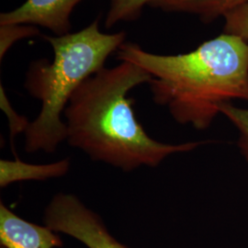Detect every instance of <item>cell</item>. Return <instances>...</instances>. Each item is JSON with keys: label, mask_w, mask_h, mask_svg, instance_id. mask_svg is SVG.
Masks as SVG:
<instances>
[{"label": "cell", "mask_w": 248, "mask_h": 248, "mask_svg": "<svg viewBox=\"0 0 248 248\" xmlns=\"http://www.w3.org/2000/svg\"><path fill=\"white\" fill-rule=\"evenodd\" d=\"M39 30L32 25H0V59L9 48L18 40L34 37L39 34Z\"/></svg>", "instance_id": "obj_11"}, {"label": "cell", "mask_w": 248, "mask_h": 248, "mask_svg": "<svg viewBox=\"0 0 248 248\" xmlns=\"http://www.w3.org/2000/svg\"><path fill=\"white\" fill-rule=\"evenodd\" d=\"M0 244L3 248H60L58 232L48 226L29 222L0 202Z\"/></svg>", "instance_id": "obj_6"}, {"label": "cell", "mask_w": 248, "mask_h": 248, "mask_svg": "<svg viewBox=\"0 0 248 248\" xmlns=\"http://www.w3.org/2000/svg\"><path fill=\"white\" fill-rule=\"evenodd\" d=\"M156 0H110L105 27L110 29L120 22H131L142 15L145 6Z\"/></svg>", "instance_id": "obj_9"}, {"label": "cell", "mask_w": 248, "mask_h": 248, "mask_svg": "<svg viewBox=\"0 0 248 248\" xmlns=\"http://www.w3.org/2000/svg\"><path fill=\"white\" fill-rule=\"evenodd\" d=\"M82 0H26L17 9L0 15V25H38L55 36L71 33L70 16Z\"/></svg>", "instance_id": "obj_5"}, {"label": "cell", "mask_w": 248, "mask_h": 248, "mask_svg": "<svg viewBox=\"0 0 248 248\" xmlns=\"http://www.w3.org/2000/svg\"><path fill=\"white\" fill-rule=\"evenodd\" d=\"M98 24L99 18L78 32L44 37L54 56L53 62L33 61L26 73L24 87L42 104L24 132L27 152L53 153L66 141L62 116L72 95L85 80L104 68L108 57L124 44L125 32L103 33Z\"/></svg>", "instance_id": "obj_3"}, {"label": "cell", "mask_w": 248, "mask_h": 248, "mask_svg": "<svg viewBox=\"0 0 248 248\" xmlns=\"http://www.w3.org/2000/svg\"><path fill=\"white\" fill-rule=\"evenodd\" d=\"M118 59L147 72L155 104L166 107L177 124L196 130L210 128L222 104L248 101V41L237 36L222 33L177 55L148 53L124 43Z\"/></svg>", "instance_id": "obj_2"}, {"label": "cell", "mask_w": 248, "mask_h": 248, "mask_svg": "<svg viewBox=\"0 0 248 248\" xmlns=\"http://www.w3.org/2000/svg\"><path fill=\"white\" fill-rule=\"evenodd\" d=\"M0 93H1V108L7 112V114L9 116L11 133L15 134V132H25L29 122H27L25 118L18 116L15 112V110L11 108V105L9 104V100L7 98L2 86H1Z\"/></svg>", "instance_id": "obj_13"}, {"label": "cell", "mask_w": 248, "mask_h": 248, "mask_svg": "<svg viewBox=\"0 0 248 248\" xmlns=\"http://www.w3.org/2000/svg\"><path fill=\"white\" fill-rule=\"evenodd\" d=\"M223 33L237 36L248 41V1L224 17Z\"/></svg>", "instance_id": "obj_12"}, {"label": "cell", "mask_w": 248, "mask_h": 248, "mask_svg": "<svg viewBox=\"0 0 248 248\" xmlns=\"http://www.w3.org/2000/svg\"><path fill=\"white\" fill-rule=\"evenodd\" d=\"M44 221L52 230L75 238L88 248H129L110 233L99 214L71 193L53 196L45 208Z\"/></svg>", "instance_id": "obj_4"}, {"label": "cell", "mask_w": 248, "mask_h": 248, "mask_svg": "<svg viewBox=\"0 0 248 248\" xmlns=\"http://www.w3.org/2000/svg\"><path fill=\"white\" fill-rule=\"evenodd\" d=\"M71 167L69 158L52 164H28L15 157L14 160H0V186L6 187L11 183L25 180H47L65 176Z\"/></svg>", "instance_id": "obj_7"}, {"label": "cell", "mask_w": 248, "mask_h": 248, "mask_svg": "<svg viewBox=\"0 0 248 248\" xmlns=\"http://www.w3.org/2000/svg\"><path fill=\"white\" fill-rule=\"evenodd\" d=\"M220 113L228 119L237 131V146L242 157L248 164V108L224 103Z\"/></svg>", "instance_id": "obj_10"}, {"label": "cell", "mask_w": 248, "mask_h": 248, "mask_svg": "<svg viewBox=\"0 0 248 248\" xmlns=\"http://www.w3.org/2000/svg\"><path fill=\"white\" fill-rule=\"evenodd\" d=\"M248 0H156L151 8L166 12L186 13L198 16L204 23H211L216 18L224 17Z\"/></svg>", "instance_id": "obj_8"}, {"label": "cell", "mask_w": 248, "mask_h": 248, "mask_svg": "<svg viewBox=\"0 0 248 248\" xmlns=\"http://www.w3.org/2000/svg\"><path fill=\"white\" fill-rule=\"evenodd\" d=\"M150 75L122 61L85 80L64 109L66 142L90 159L124 172L155 168L169 156L195 150L207 142L166 143L149 136L134 114L131 90L150 82Z\"/></svg>", "instance_id": "obj_1"}]
</instances>
